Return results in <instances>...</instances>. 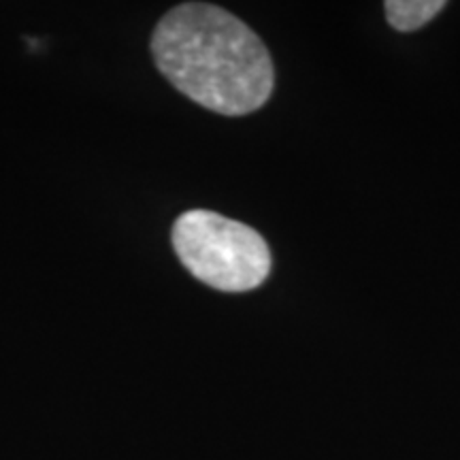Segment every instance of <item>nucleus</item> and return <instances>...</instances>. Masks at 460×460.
<instances>
[{"instance_id": "f257e3e1", "label": "nucleus", "mask_w": 460, "mask_h": 460, "mask_svg": "<svg viewBox=\"0 0 460 460\" xmlns=\"http://www.w3.org/2000/svg\"><path fill=\"white\" fill-rule=\"evenodd\" d=\"M154 62L172 88L220 115H247L271 99L275 68L261 37L230 11L183 3L154 28Z\"/></svg>"}, {"instance_id": "7ed1b4c3", "label": "nucleus", "mask_w": 460, "mask_h": 460, "mask_svg": "<svg viewBox=\"0 0 460 460\" xmlns=\"http://www.w3.org/2000/svg\"><path fill=\"white\" fill-rule=\"evenodd\" d=\"M446 7L444 0H388L386 9L388 24L399 32H413Z\"/></svg>"}, {"instance_id": "f03ea898", "label": "nucleus", "mask_w": 460, "mask_h": 460, "mask_svg": "<svg viewBox=\"0 0 460 460\" xmlns=\"http://www.w3.org/2000/svg\"><path fill=\"white\" fill-rule=\"evenodd\" d=\"M172 250L183 267L220 292H250L271 273V250L258 230L207 209L177 217Z\"/></svg>"}]
</instances>
